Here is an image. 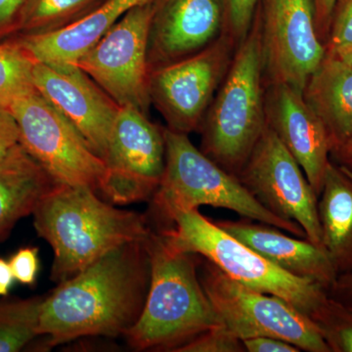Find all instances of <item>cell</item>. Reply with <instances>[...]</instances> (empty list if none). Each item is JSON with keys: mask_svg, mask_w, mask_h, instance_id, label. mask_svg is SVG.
<instances>
[{"mask_svg": "<svg viewBox=\"0 0 352 352\" xmlns=\"http://www.w3.org/2000/svg\"><path fill=\"white\" fill-rule=\"evenodd\" d=\"M322 244L338 275L352 271V177L331 162L318 197Z\"/></svg>", "mask_w": 352, "mask_h": 352, "instance_id": "21", "label": "cell"}, {"mask_svg": "<svg viewBox=\"0 0 352 352\" xmlns=\"http://www.w3.org/2000/svg\"><path fill=\"white\" fill-rule=\"evenodd\" d=\"M245 351L248 352H298L294 344L286 340L272 337H256L242 340Z\"/></svg>", "mask_w": 352, "mask_h": 352, "instance_id": "31", "label": "cell"}, {"mask_svg": "<svg viewBox=\"0 0 352 352\" xmlns=\"http://www.w3.org/2000/svg\"><path fill=\"white\" fill-rule=\"evenodd\" d=\"M203 288L222 323L241 340L272 337L308 352H331L307 315L279 296L248 288L215 264L201 263Z\"/></svg>", "mask_w": 352, "mask_h": 352, "instance_id": "7", "label": "cell"}, {"mask_svg": "<svg viewBox=\"0 0 352 352\" xmlns=\"http://www.w3.org/2000/svg\"><path fill=\"white\" fill-rule=\"evenodd\" d=\"M34 63L18 39L0 43V109L10 112L16 102L36 91Z\"/></svg>", "mask_w": 352, "mask_h": 352, "instance_id": "24", "label": "cell"}, {"mask_svg": "<svg viewBox=\"0 0 352 352\" xmlns=\"http://www.w3.org/2000/svg\"><path fill=\"white\" fill-rule=\"evenodd\" d=\"M326 54L352 47V0H337L325 43Z\"/></svg>", "mask_w": 352, "mask_h": 352, "instance_id": "28", "label": "cell"}, {"mask_svg": "<svg viewBox=\"0 0 352 352\" xmlns=\"http://www.w3.org/2000/svg\"><path fill=\"white\" fill-rule=\"evenodd\" d=\"M238 178L266 210L296 222L308 241L323 248L318 197L300 164L270 126H266Z\"/></svg>", "mask_w": 352, "mask_h": 352, "instance_id": "12", "label": "cell"}, {"mask_svg": "<svg viewBox=\"0 0 352 352\" xmlns=\"http://www.w3.org/2000/svg\"><path fill=\"white\" fill-rule=\"evenodd\" d=\"M267 126L295 157L317 197L320 196L331 163L325 127L305 103L302 94L283 83H265Z\"/></svg>", "mask_w": 352, "mask_h": 352, "instance_id": "15", "label": "cell"}, {"mask_svg": "<svg viewBox=\"0 0 352 352\" xmlns=\"http://www.w3.org/2000/svg\"><path fill=\"white\" fill-rule=\"evenodd\" d=\"M308 107L321 120L331 150L352 133V68L326 54L302 91Z\"/></svg>", "mask_w": 352, "mask_h": 352, "instance_id": "20", "label": "cell"}, {"mask_svg": "<svg viewBox=\"0 0 352 352\" xmlns=\"http://www.w3.org/2000/svg\"><path fill=\"white\" fill-rule=\"evenodd\" d=\"M236 47L234 39L221 32L195 54L150 71V99L168 129L187 135L200 129Z\"/></svg>", "mask_w": 352, "mask_h": 352, "instance_id": "10", "label": "cell"}, {"mask_svg": "<svg viewBox=\"0 0 352 352\" xmlns=\"http://www.w3.org/2000/svg\"><path fill=\"white\" fill-rule=\"evenodd\" d=\"M149 291L142 314L126 337L138 351L175 352L210 328L223 325L201 285L200 256L180 251L159 231L145 241Z\"/></svg>", "mask_w": 352, "mask_h": 352, "instance_id": "3", "label": "cell"}, {"mask_svg": "<svg viewBox=\"0 0 352 352\" xmlns=\"http://www.w3.org/2000/svg\"><path fill=\"white\" fill-rule=\"evenodd\" d=\"M15 281L10 263L0 258V296L8 295L11 287Z\"/></svg>", "mask_w": 352, "mask_h": 352, "instance_id": "36", "label": "cell"}, {"mask_svg": "<svg viewBox=\"0 0 352 352\" xmlns=\"http://www.w3.org/2000/svg\"><path fill=\"white\" fill-rule=\"evenodd\" d=\"M20 144V129L12 113L0 109V157Z\"/></svg>", "mask_w": 352, "mask_h": 352, "instance_id": "30", "label": "cell"}, {"mask_svg": "<svg viewBox=\"0 0 352 352\" xmlns=\"http://www.w3.org/2000/svg\"><path fill=\"white\" fill-rule=\"evenodd\" d=\"M331 352H352V308L327 296L309 317Z\"/></svg>", "mask_w": 352, "mask_h": 352, "instance_id": "25", "label": "cell"}, {"mask_svg": "<svg viewBox=\"0 0 352 352\" xmlns=\"http://www.w3.org/2000/svg\"><path fill=\"white\" fill-rule=\"evenodd\" d=\"M265 83H283L302 94L326 55L315 25L312 0H263L259 6Z\"/></svg>", "mask_w": 352, "mask_h": 352, "instance_id": "13", "label": "cell"}, {"mask_svg": "<svg viewBox=\"0 0 352 352\" xmlns=\"http://www.w3.org/2000/svg\"><path fill=\"white\" fill-rule=\"evenodd\" d=\"M328 296L352 308V271L337 277L335 283L328 289Z\"/></svg>", "mask_w": 352, "mask_h": 352, "instance_id": "34", "label": "cell"}, {"mask_svg": "<svg viewBox=\"0 0 352 352\" xmlns=\"http://www.w3.org/2000/svg\"><path fill=\"white\" fill-rule=\"evenodd\" d=\"M146 239L115 248L44 296L38 328L46 338L44 349L82 337L129 332L149 291Z\"/></svg>", "mask_w": 352, "mask_h": 352, "instance_id": "1", "label": "cell"}, {"mask_svg": "<svg viewBox=\"0 0 352 352\" xmlns=\"http://www.w3.org/2000/svg\"><path fill=\"white\" fill-rule=\"evenodd\" d=\"M157 215L166 222L157 231L176 249L203 256L235 281L279 296L308 317L328 296L320 284L280 270L204 217L198 208H170Z\"/></svg>", "mask_w": 352, "mask_h": 352, "instance_id": "5", "label": "cell"}, {"mask_svg": "<svg viewBox=\"0 0 352 352\" xmlns=\"http://www.w3.org/2000/svg\"><path fill=\"white\" fill-rule=\"evenodd\" d=\"M56 184L21 143L0 157V241Z\"/></svg>", "mask_w": 352, "mask_h": 352, "instance_id": "19", "label": "cell"}, {"mask_svg": "<svg viewBox=\"0 0 352 352\" xmlns=\"http://www.w3.org/2000/svg\"><path fill=\"white\" fill-rule=\"evenodd\" d=\"M150 0H103L73 24L56 32L25 34L21 45L36 62L50 66H76L90 47L133 7Z\"/></svg>", "mask_w": 352, "mask_h": 352, "instance_id": "18", "label": "cell"}, {"mask_svg": "<svg viewBox=\"0 0 352 352\" xmlns=\"http://www.w3.org/2000/svg\"><path fill=\"white\" fill-rule=\"evenodd\" d=\"M259 8L200 127L201 151L238 177L267 126Z\"/></svg>", "mask_w": 352, "mask_h": 352, "instance_id": "4", "label": "cell"}, {"mask_svg": "<svg viewBox=\"0 0 352 352\" xmlns=\"http://www.w3.org/2000/svg\"><path fill=\"white\" fill-rule=\"evenodd\" d=\"M330 160L352 177V133L330 152Z\"/></svg>", "mask_w": 352, "mask_h": 352, "instance_id": "35", "label": "cell"}, {"mask_svg": "<svg viewBox=\"0 0 352 352\" xmlns=\"http://www.w3.org/2000/svg\"><path fill=\"white\" fill-rule=\"evenodd\" d=\"M244 344L239 338L224 325L210 328L186 344L178 347L175 352H243Z\"/></svg>", "mask_w": 352, "mask_h": 352, "instance_id": "27", "label": "cell"}, {"mask_svg": "<svg viewBox=\"0 0 352 352\" xmlns=\"http://www.w3.org/2000/svg\"><path fill=\"white\" fill-rule=\"evenodd\" d=\"M166 164L163 177L151 199L155 214L170 208L194 210L201 206L230 210L240 215L278 227L307 239L302 226L266 210L239 178L227 173L190 141L188 135L164 129Z\"/></svg>", "mask_w": 352, "mask_h": 352, "instance_id": "6", "label": "cell"}, {"mask_svg": "<svg viewBox=\"0 0 352 352\" xmlns=\"http://www.w3.org/2000/svg\"><path fill=\"white\" fill-rule=\"evenodd\" d=\"M154 0L127 11L76 62L120 107L149 115V34Z\"/></svg>", "mask_w": 352, "mask_h": 352, "instance_id": "8", "label": "cell"}, {"mask_svg": "<svg viewBox=\"0 0 352 352\" xmlns=\"http://www.w3.org/2000/svg\"><path fill=\"white\" fill-rule=\"evenodd\" d=\"M25 0H0V36L14 32Z\"/></svg>", "mask_w": 352, "mask_h": 352, "instance_id": "32", "label": "cell"}, {"mask_svg": "<svg viewBox=\"0 0 352 352\" xmlns=\"http://www.w3.org/2000/svg\"><path fill=\"white\" fill-rule=\"evenodd\" d=\"M43 298L0 302V352L19 351L39 336Z\"/></svg>", "mask_w": 352, "mask_h": 352, "instance_id": "23", "label": "cell"}, {"mask_svg": "<svg viewBox=\"0 0 352 352\" xmlns=\"http://www.w3.org/2000/svg\"><path fill=\"white\" fill-rule=\"evenodd\" d=\"M222 0H154L150 71L195 54L222 32Z\"/></svg>", "mask_w": 352, "mask_h": 352, "instance_id": "16", "label": "cell"}, {"mask_svg": "<svg viewBox=\"0 0 352 352\" xmlns=\"http://www.w3.org/2000/svg\"><path fill=\"white\" fill-rule=\"evenodd\" d=\"M102 195L113 205L151 200L163 177L166 143L163 127L131 106L120 107L107 153Z\"/></svg>", "mask_w": 352, "mask_h": 352, "instance_id": "11", "label": "cell"}, {"mask_svg": "<svg viewBox=\"0 0 352 352\" xmlns=\"http://www.w3.org/2000/svg\"><path fill=\"white\" fill-rule=\"evenodd\" d=\"M328 55H332V56L337 57L338 59L340 60V61H342L344 63L349 65V66L351 67L352 68V47L339 51V52L335 53V54Z\"/></svg>", "mask_w": 352, "mask_h": 352, "instance_id": "37", "label": "cell"}, {"mask_svg": "<svg viewBox=\"0 0 352 352\" xmlns=\"http://www.w3.org/2000/svg\"><path fill=\"white\" fill-rule=\"evenodd\" d=\"M312 1L314 6L317 34L324 44L327 38L331 17H332L333 7L337 0H312Z\"/></svg>", "mask_w": 352, "mask_h": 352, "instance_id": "33", "label": "cell"}, {"mask_svg": "<svg viewBox=\"0 0 352 352\" xmlns=\"http://www.w3.org/2000/svg\"><path fill=\"white\" fill-rule=\"evenodd\" d=\"M10 113L19 126L21 144L55 182L99 191L105 162L36 90L16 102Z\"/></svg>", "mask_w": 352, "mask_h": 352, "instance_id": "9", "label": "cell"}, {"mask_svg": "<svg viewBox=\"0 0 352 352\" xmlns=\"http://www.w3.org/2000/svg\"><path fill=\"white\" fill-rule=\"evenodd\" d=\"M11 270L14 278L21 284L32 286L36 282L39 270L38 248H23L11 256Z\"/></svg>", "mask_w": 352, "mask_h": 352, "instance_id": "29", "label": "cell"}, {"mask_svg": "<svg viewBox=\"0 0 352 352\" xmlns=\"http://www.w3.org/2000/svg\"><path fill=\"white\" fill-rule=\"evenodd\" d=\"M263 0H222L224 23L222 32L239 44L247 36Z\"/></svg>", "mask_w": 352, "mask_h": 352, "instance_id": "26", "label": "cell"}, {"mask_svg": "<svg viewBox=\"0 0 352 352\" xmlns=\"http://www.w3.org/2000/svg\"><path fill=\"white\" fill-rule=\"evenodd\" d=\"M103 0H25L14 32L43 34L56 32L87 15Z\"/></svg>", "mask_w": 352, "mask_h": 352, "instance_id": "22", "label": "cell"}, {"mask_svg": "<svg viewBox=\"0 0 352 352\" xmlns=\"http://www.w3.org/2000/svg\"><path fill=\"white\" fill-rule=\"evenodd\" d=\"M32 78L36 91L71 122L104 161L120 106L78 66L34 61Z\"/></svg>", "mask_w": 352, "mask_h": 352, "instance_id": "14", "label": "cell"}, {"mask_svg": "<svg viewBox=\"0 0 352 352\" xmlns=\"http://www.w3.org/2000/svg\"><path fill=\"white\" fill-rule=\"evenodd\" d=\"M214 222L280 270L293 276L316 282L327 292L339 276L327 252L307 239L291 237L278 227L245 217Z\"/></svg>", "mask_w": 352, "mask_h": 352, "instance_id": "17", "label": "cell"}, {"mask_svg": "<svg viewBox=\"0 0 352 352\" xmlns=\"http://www.w3.org/2000/svg\"><path fill=\"white\" fill-rule=\"evenodd\" d=\"M34 228L54 254L51 280L60 284L120 245L143 241L145 215L120 210L85 186L57 183L34 212Z\"/></svg>", "mask_w": 352, "mask_h": 352, "instance_id": "2", "label": "cell"}]
</instances>
